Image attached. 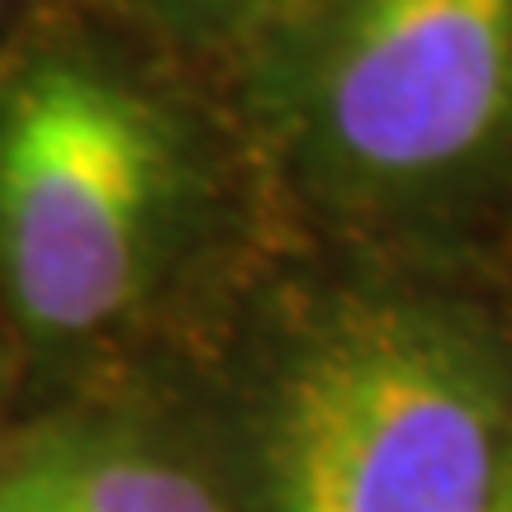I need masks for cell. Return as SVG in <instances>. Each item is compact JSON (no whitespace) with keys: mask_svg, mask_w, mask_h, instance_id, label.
I'll use <instances>...</instances> for the list:
<instances>
[{"mask_svg":"<svg viewBox=\"0 0 512 512\" xmlns=\"http://www.w3.org/2000/svg\"><path fill=\"white\" fill-rule=\"evenodd\" d=\"M489 512H512V465H508V475H503V484H498V494H494V503H489Z\"/></svg>","mask_w":512,"mask_h":512,"instance_id":"6","label":"cell"},{"mask_svg":"<svg viewBox=\"0 0 512 512\" xmlns=\"http://www.w3.org/2000/svg\"><path fill=\"white\" fill-rule=\"evenodd\" d=\"M512 465V342L427 290H337L247 403L242 512H489Z\"/></svg>","mask_w":512,"mask_h":512,"instance_id":"1","label":"cell"},{"mask_svg":"<svg viewBox=\"0 0 512 512\" xmlns=\"http://www.w3.org/2000/svg\"><path fill=\"white\" fill-rule=\"evenodd\" d=\"M204 204L185 110L86 43L0 81V304L38 351H86L157 299Z\"/></svg>","mask_w":512,"mask_h":512,"instance_id":"3","label":"cell"},{"mask_svg":"<svg viewBox=\"0 0 512 512\" xmlns=\"http://www.w3.org/2000/svg\"><path fill=\"white\" fill-rule=\"evenodd\" d=\"M247 110L332 219L470 214L512 181V0H304L247 43Z\"/></svg>","mask_w":512,"mask_h":512,"instance_id":"2","label":"cell"},{"mask_svg":"<svg viewBox=\"0 0 512 512\" xmlns=\"http://www.w3.org/2000/svg\"><path fill=\"white\" fill-rule=\"evenodd\" d=\"M0 512H242V503L157 422L67 408L0 441Z\"/></svg>","mask_w":512,"mask_h":512,"instance_id":"4","label":"cell"},{"mask_svg":"<svg viewBox=\"0 0 512 512\" xmlns=\"http://www.w3.org/2000/svg\"><path fill=\"white\" fill-rule=\"evenodd\" d=\"M128 10L185 38H219V43H252L271 24L304 0H124Z\"/></svg>","mask_w":512,"mask_h":512,"instance_id":"5","label":"cell"}]
</instances>
